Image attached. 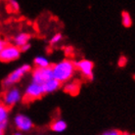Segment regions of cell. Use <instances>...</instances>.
Returning <instances> with one entry per match:
<instances>
[{
	"label": "cell",
	"instance_id": "obj_2",
	"mask_svg": "<svg viewBox=\"0 0 135 135\" xmlns=\"http://www.w3.org/2000/svg\"><path fill=\"white\" fill-rule=\"evenodd\" d=\"M31 70V67L30 65H23L16 69L15 71H13L8 76H7L3 81L4 86H11V85L17 83L18 81H20L22 78L25 74H27L28 71Z\"/></svg>",
	"mask_w": 135,
	"mask_h": 135
},
{
	"label": "cell",
	"instance_id": "obj_21",
	"mask_svg": "<svg viewBox=\"0 0 135 135\" xmlns=\"http://www.w3.org/2000/svg\"><path fill=\"white\" fill-rule=\"evenodd\" d=\"M6 45H7V43L5 41L2 40V39H0V53H1V51L3 50V48L5 47Z\"/></svg>",
	"mask_w": 135,
	"mask_h": 135
},
{
	"label": "cell",
	"instance_id": "obj_3",
	"mask_svg": "<svg viewBox=\"0 0 135 135\" xmlns=\"http://www.w3.org/2000/svg\"><path fill=\"white\" fill-rule=\"evenodd\" d=\"M21 53H22V51H21L20 47L16 46L15 44L14 45L7 44L0 53V61L5 62V63L13 62L19 59Z\"/></svg>",
	"mask_w": 135,
	"mask_h": 135
},
{
	"label": "cell",
	"instance_id": "obj_6",
	"mask_svg": "<svg viewBox=\"0 0 135 135\" xmlns=\"http://www.w3.org/2000/svg\"><path fill=\"white\" fill-rule=\"evenodd\" d=\"M22 96L21 93L19 91V89L17 88H11L8 91H6L3 95V98H2V102L3 105H5L6 107H12L15 104H17L18 102L20 101Z\"/></svg>",
	"mask_w": 135,
	"mask_h": 135
},
{
	"label": "cell",
	"instance_id": "obj_10",
	"mask_svg": "<svg viewBox=\"0 0 135 135\" xmlns=\"http://www.w3.org/2000/svg\"><path fill=\"white\" fill-rule=\"evenodd\" d=\"M30 38H31V35L27 32H22V33L18 34L17 36L14 38V43L16 46L18 47H21V46H23L25 45L26 43L28 42L30 40Z\"/></svg>",
	"mask_w": 135,
	"mask_h": 135
},
{
	"label": "cell",
	"instance_id": "obj_4",
	"mask_svg": "<svg viewBox=\"0 0 135 135\" xmlns=\"http://www.w3.org/2000/svg\"><path fill=\"white\" fill-rule=\"evenodd\" d=\"M45 94L44 89L42 87V84H38L35 82H32L27 86L26 93L24 96V101L25 102H31L40 99L43 95Z\"/></svg>",
	"mask_w": 135,
	"mask_h": 135
},
{
	"label": "cell",
	"instance_id": "obj_23",
	"mask_svg": "<svg viewBox=\"0 0 135 135\" xmlns=\"http://www.w3.org/2000/svg\"><path fill=\"white\" fill-rule=\"evenodd\" d=\"M15 135H23V134H21V133H16Z\"/></svg>",
	"mask_w": 135,
	"mask_h": 135
},
{
	"label": "cell",
	"instance_id": "obj_20",
	"mask_svg": "<svg viewBox=\"0 0 135 135\" xmlns=\"http://www.w3.org/2000/svg\"><path fill=\"white\" fill-rule=\"evenodd\" d=\"M31 43L30 42H27V43H26L25 45H23V46H21L20 49L22 52H26V51H28L30 50V48H31Z\"/></svg>",
	"mask_w": 135,
	"mask_h": 135
},
{
	"label": "cell",
	"instance_id": "obj_9",
	"mask_svg": "<svg viewBox=\"0 0 135 135\" xmlns=\"http://www.w3.org/2000/svg\"><path fill=\"white\" fill-rule=\"evenodd\" d=\"M60 86H61V82L54 78L48 79L46 82H44L43 84H42V87H43V89H44L45 94H46V93H52V92L56 91L57 89H59Z\"/></svg>",
	"mask_w": 135,
	"mask_h": 135
},
{
	"label": "cell",
	"instance_id": "obj_24",
	"mask_svg": "<svg viewBox=\"0 0 135 135\" xmlns=\"http://www.w3.org/2000/svg\"><path fill=\"white\" fill-rule=\"evenodd\" d=\"M0 105H1V101H0Z\"/></svg>",
	"mask_w": 135,
	"mask_h": 135
},
{
	"label": "cell",
	"instance_id": "obj_16",
	"mask_svg": "<svg viewBox=\"0 0 135 135\" xmlns=\"http://www.w3.org/2000/svg\"><path fill=\"white\" fill-rule=\"evenodd\" d=\"M62 38H63V35H62L61 33H56L54 36L50 39V44L51 45H55V44L59 43V42L62 40Z\"/></svg>",
	"mask_w": 135,
	"mask_h": 135
},
{
	"label": "cell",
	"instance_id": "obj_18",
	"mask_svg": "<svg viewBox=\"0 0 135 135\" xmlns=\"http://www.w3.org/2000/svg\"><path fill=\"white\" fill-rule=\"evenodd\" d=\"M126 63H127V59L124 56H122V57L119 58V60H118V66L119 67H124Z\"/></svg>",
	"mask_w": 135,
	"mask_h": 135
},
{
	"label": "cell",
	"instance_id": "obj_19",
	"mask_svg": "<svg viewBox=\"0 0 135 135\" xmlns=\"http://www.w3.org/2000/svg\"><path fill=\"white\" fill-rule=\"evenodd\" d=\"M103 135H122V133L118 130H109V131L105 132Z\"/></svg>",
	"mask_w": 135,
	"mask_h": 135
},
{
	"label": "cell",
	"instance_id": "obj_12",
	"mask_svg": "<svg viewBox=\"0 0 135 135\" xmlns=\"http://www.w3.org/2000/svg\"><path fill=\"white\" fill-rule=\"evenodd\" d=\"M50 127L55 132H63L67 129V123L62 119H55L51 123Z\"/></svg>",
	"mask_w": 135,
	"mask_h": 135
},
{
	"label": "cell",
	"instance_id": "obj_11",
	"mask_svg": "<svg viewBox=\"0 0 135 135\" xmlns=\"http://www.w3.org/2000/svg\"><path fill=\"white\" fill-rule=\"evenodd\" d=\"M79 84L76 81H74V82H69L64 86V90L65 92H67L68 94L71 95H76L79 92Z\"/></svg>",
	"mask_w": 135,
	"mask_h": 135
},
{
	"label": "cell",
	"instance_id": "obj_17",
	"mask_svg": "<svg viewBox=\"0 0 135 135\" xmlns=\"http://www.w3.org/2000/svg\"><path fill=\"white\" fill-rule=\"evenodd\" d=\"M9 5H10L11 9L14 11L20 10V4L17 0H9Z\"/></svg>",
	"mask_w": 135,
	"mask_h": 135
},
{
	"label": "cell",
	"instance_id": "obj_8",
	"mask_svg": "<svg viewBox=\"0 0 135 135\" xmlns=\"http://www.w3.org/2000/svg\"><path fill=\"white\" fill-rule=\"evenodd\" d=\"M15 125L17 126L18 129H20L22 131H30L32 128L33 123L31 118L27 115H17L15 118Z\"/></svg>",
	"mask_w": 135,
	"mask_h": 135
},
{
	"label": "cell",
	"instance_id": "obj_5",
	"mask_svg": "<svg viewBox=\"0 0 135 135\" xmlns=\"http://www.w3.org/2000/svg\"><path fill=\"white\" fill-rule=\"evenodd\" d=\"M54 78L53 76V71L52 67L46 68H37L32 71V82L38 83V84H43L48 79Z\"/></svg>",
	"mask_w": 135,
	"mask_h": 135
},
{
	"label": "cell",
	"instance_id": "obj_7",
	"mask_svg": "<svg viewBox=\"0 0 135 135\" xmlns=\"http://www.w3.org/2000/svg\"><path fill=\"white\" fill-rule=\"evenodd\" d=\"M75 68L80 71V73L84 75L86 78L92 79L93 78V69H94V64L89 60H80L78 62L74 63Z\"/></svg>",
	"mask_w": 135,
	"mask_h": 135
},
{
	"label": "cell",
	"instance_id": "obj_14",
	"mask_svg": "<svg viewBox=\"0 0 135 135\" xmlns=\"http://www.w3.org/2000/svg\"><path fill=\"white\" fill-rule=\"evenodd\" d=\"M122 23L124 27H130L132 26V18L127 11H122Z\"/></svg>",
	"mask_w": 135,
	"mask_h": 135
},
{
	"label": "cell",
	"instance_id": "obj_13",
	"mask_svg": "<svg viewBox=\"0 0 135 135\" xmlns=\"http://www.w3.org/2000/svg\"><path fill=\"white\" fill-rule=\"evenodd\" d=\"M8 114H9L8 107H6L3 104L0 105V124L6 126L7 119H8Z\"/></svg>",
	"mask_w": 135,
	"mask_h": 135
},
{
	"label": "cell",
	"instance_id": "obj_22",
	"mask_svg": "<svg viewBox=\"0 0 135 135\" xmlns=\"http://www.w3.org/2000/svg\"><path fill=\"white\" fill-rule=\"evenodd\" d=\"M5 125H2L0 124V135H3L4 134V129H5Z\"/></svg>",
	"mask_w": 135,
	"mask_h": 135
},
{
	"label": "cell",
	"instance_id": "obj_1",
	"mask_svg": "<svg viewBox=\"0 0 135 135\" xmlns=\"http://www.w3.org/2000/svg\"><path fill=\"white\" fill-rule=\"evenodd\" d=\"M75 66L74 62L70 60H63L54 66H52L53 76L60 82H67L73 78L75 71Z\"/></svg>",
	"mask_w": 135,
	"mask_h": 135
},
{
	"label": "cell",
	"instance_id": "obj_15",
	"mask_svg": "<svg viewBox=\"0 0 135 135\" xmlns=\"http://www.w3.org/2000/svg\"><path fill=\"white\" fill-rule=\"evenodd\" d=\"M34 64L37 68H46L50 66V63L48 61L46 58L41 57V56H38L34 59Z\"/></svg>",
	"mask_w": 135,
	"mask_h": 135
}]
</instances>
